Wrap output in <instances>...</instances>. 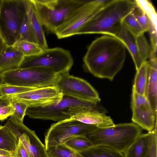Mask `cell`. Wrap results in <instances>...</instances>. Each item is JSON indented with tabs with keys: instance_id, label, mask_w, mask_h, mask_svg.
<instances>
[{
	"instance_id": "obj_1",
	"label": "cell",
	"mask_w": 157,
	"mask_h": 157,
	"mask_svg": "<svg viewBox=\"0 0 157 157\" xmlns=\"http://www.w3.org/2000/svg\"><path fill=\"white\" fill-rule=\"evenodd\" d=\"M126 48L117 37L104 35L89 46L83 58L84 65L95 77L112 81L123 66Z\"/></svg>"
},
{
	"instance_id": "obj_2",
	"label": "cell",
	"mask_w": 157,
	"mask_h": 157,
	"mask_svg": "<svg viewBox=\"0 0 157 157\" xmlns=\"http://www.w3.org/2000/svg\"><path fill=\"white\" fill-rule=\"evenodd\" d=\"M135 5L134 0H109L76 35L101 34L117 37L123 19L132 11Z\"/></svg>"
},
{
	"instance_id": "obj_3",
	"label": "cell",
	"mask_w": 157,
	"mask_h": 157,
	"mask_svg": "<svg viewBox=\"0 0 157 157\" xmlns=\"http://www.w3.org/2000/svg\"><path fill=\"white\" fill-rule=\"evenodd\" d=\"M91 111L105 113L99 102L79 100L63 95L59 101L43 106H28L26 115L30 118L59 121L79 113Z\"/></svg>"
},
{
	"instance_id": "obj_4",
	"label": "cell",
	"mask_w": 157,
	"mask_h": 157,
	"mask_svg": "<svg viewBox=\"0 0 157 157\" xmlns=\"http://www.w3.org/2000/svg\"><path fill=\"white\" fill-rule=\"evenodd\" d=\"M142 131L134 123H123L97 128L85 136L93 145L106 146L124 153Z\"/></svg>"
},
{
	"instance_id": "obj_5",
	"label": "cell",
	"mask_w": 157,
	"mask_h": 157,
	"mask_svg": "<svg viewBox=\"0 0 157 157\" xmlns=\"http://www.w3.org/2000/svg\"><path fill=\"white\" fill-rule=\"evenodd\" d=\"M43 25L55 33L84 0H30Z\"/></svg>"
},
{
	"instance_id": "obj_6",
	"label": "cell",
	"mask_w": 157,
	"mask_h": 157,
	"mask_svg": "<svg viewBox=\"0 0 157 157\" xmlns=\"http://www.w3.org/2000/svg\"><path fill=\"white\" fill-rule=\"evenodd\" d=\"M29 3V0L0 1V34L8 46L12 45L18 39Z\"/></svg>"
},
{
	"instance_id": "obj_7",
	"label": "cell",
	"mask_w": 157,
	"mask_h": 157,
	"mask_svg": "<svg viewBox=\"0 0 157 157\" xmlns=\"http://www.w3.org/2000/svg\"><path fill=\"white\" fill-rule=\"evenodd\" d=\"M58 74L43 67L18 68L0 73L2 83L37 88L54 86Z\"/></svg>"
},
{
	"instance_id": "obj_8",
	"label": "cell",
	"mask_w": 157,
	"mask_h": 157,
	"mask_svg": "<svg viewBox=\"0 0 157 157\" xmlns=\"http://www.w3.org/2000/svg\"><path fill=\"white\" fill-rule=\"evenodd\" d=\"M74 60L70 52L62 48L44 49L38 55L24 57L18 68L43 67L59 74L69 72Z\"/></svg>"
},
{
	"instance_id": "obj_9",
	"label": "cell",
	"mask_w": 157,
	"mask_h": 157,
	"mask_svg": "<svg viewBox=\"0 0 157 157\" xmlns=\"http://www.w3.org/2000/svg\"><path fill=\"white\" fill-rule=\"evenodd\" d=\"M109 0H86L56 30L59 39L76 35L78 31L102 9Z\"/></svg>"
},
{
	"instance_id": "obj_10",
	"label": "cell",
	"mask_w": 157,
	"mask_h": 157,
	"mask_svg": "<svg viewBox=\"0 0 157 157\" xmlns=\"http://www.w3.org/2000/svg\"><path fill=\"white\" fill-rule=\"evenodd\" d=\"M97 128L71 118L57 122L51 125L45 135L46 149L64 144L75 136H85Z\"/></svg>"
},
{
	"instance_id": "obj_11",
	"label": "cell",
	"mask_w": 157,
	"mask_h": 157,
	"mask_svg": "<svg viewBox=\"0 0 157 157\" xmlns=\"http://www.w3.org/2000/svg\"><path fill=\"white\" fill-rule=\"evenodd\" d=\"M54 86L63 95L96 102L101 101L98 92L88 82L69 72L58 74Z\"/></svg>"
},
{
	"instance_id": "obj_12",
	"label": "cell",
	"mask_w": 157,
	"mask_h": 157,
	"mask_svg": "<svg viewBox=\"0 0 157 157\" xmlns=\"http://www.w3.org/2000/svg\"><path fill=\"white\" fill-rule=\"evenodd\" d=\"M21 141L29 157H48L45 145L34 131L10 118L5 124Z\"/></svg>"
},
{
	"instance_id": "obj_13",
	"label": "cell",
	"mask_w": 157,
	"mask_h": 157,
	"mask_svg": "<svg viewBox=\"0 0 157 157\" xmlns=\"http://www.w3.org/2000/svg\"><path fill=\"white\" fill-rule=\"evenodd\" d=\"M131 108L132 120L142 129L151 131L157 123L155 115L145 95L137 94L132 89Z\"/></svg>"
},
{
	"instance_id": "obj_14",
	"label": "cell",
	"mask_w": 157,
	"mask_h": 157,
	"mask_svg": "<svg viewBox=\"0 0 157 157\" xmlns=\"http://www.w3.org/2000/svg\"><path fill=\"white\" fill-rule=\"evenodd\" d=\"M63 96L55 86H52L36 88L10 96L26 104L28 106H40L58 102Z\"/></svg>"
},
{
	"instance_id": "obj_15",
	"label": "cell",
	"mask_w": 157,
	"mask_h": 157,
	"mask_svg": "<svg viewBox=\"0 0 157 157\" xmlns=\"http://www.w3.org/2000/svg\"><path fill=\"white\" fill-rule=\"evenodd\" d=\"M136 4L144 12L146 15L150 25L149 32L151 49L157 51V15L155 8L148 0H135Z\"/></svg>"
},
{
	"instance_id": "obj_16",
	"label": "cell",
	"mask_w": 157,
	"mask_h": 157,
	"mask_svg": "<svg viewBox=\"0 0 157 157\" xmlns=\"http://www.w3.org/2000/svg\"><path fill=\"white\" fill-rule=\"evenodd\" d=\"M85 124L94 125L98 128H104L115 124L113 120L105 113L88 111L77 114L71 118Z\"/></svg>"
},
{
	"instance_id": "obj_17",
	"label": "cell",
	"mask_w": 157,
	"mask_h": 157,
	"mask_svg": "<svg viewBox=\"0 0 157 157\" xmlns=\"http://www.w3.org/2000/svg\"><path fill=\"white\" fill-rule=\"evenodd\" d=\"M24 57L12 45H7L0 58V73L18 69Z\"/></svg>"
},
{
	"instance_id": "obj_18",
	"label": "cell",
	"mask_w": 157,
	"mask_h": 157,
	"mask_svg": "<svg viewBox=\"0 0 157 157\" xmlns=\"http://www.w3.org/2000/svg\"><path fill=\"white\" fill-rule=\"evenodd\" d=\"M152 134V130L141 134L124 154L125 157H146Z\"/></svg>"
},
{
	"instance_id": "obj_19",
	"label": "cell",
	"mask_w": 157,
	"mask_h": 157,
	"mask_svg": "<svg viewBox=\"0 0 157 157\" xmlns=\"http://www.w3.org/2000/svg\"><path fill=\"white\" fill-rule=\"evenodd\" d=\"M117 37L123 42L128 50L137 70L144 62L139 52L136 38L122 25Z\"/></svg>"
},
{
	"instance_id": "obj_20",
	"label": "cell",
	"mask_w": 157,
	"mask_h": 157,
	"mask_svg": "<svg viewBox=\"0 0 157 157\" xmlns=\"http://www.w3.org/2000/svg\"><path fill=\"white\" fill-rule=\"evenodd\" d=\"M145 95L155 114L157 116V67L149 65Z\"/></svg>"
},
{
	"instance_id": "obj_21",
	"label": "cell",
	"mask_w": 157,
	"mask_h": 157,
	"mask_svg": "<svg viewBox=\"0 0 157 157\" xmlns=\"http://www.w3.org/2000/svg\"><path fill=\"white\" fill-rule=\"evenodd\" d=\"M28 14L37 43L43 49L48 48V44L43 30V25L30 0H29Z\"/></svg>"
},
{
	"instance_id": "obj_22",
	"label": "cell",
	"mask_w": 157,
	"mask_h": 157,
	"mask_svg": "<svg viewBox=\"0 0 157 157\" xmlns=\"http://www.w3.org/2000/svg\"><path fill=\"white\" fill-rule=\"evenodd\" d=\"M19 142L18 139L6 125L0 128V149L13 154Z\"/></svg>"
},
{
	"instance_id": "obj_23",
	"label": "cell",
	"mask_w": 157,
	"mask_h": 157,
	"mask_svg": "<svg viewBox=\"0 0 157 157\" xmlns=\"http://www.w3.org/2000/svg\"><path fill=\"white\" fill-rule=\"evenodd\" d=\"M149 67L148 62L146 61L136 70L132 89L139 94L145 95Z\"/></svg>"
},
{
	"instance_id": "obj_24",
	"label": "cell",
	"mask_w": 157,
	"mask_h": 157,
	"mask_svg": "<svg viewBox=\"0 0 157 157\" xmlns=\"http://www.w3.org/2000/svg\"><path fill=\"white\" fill-rule=\"evenodd\" d=\"M80 153L84 157H125L123 153L100 145H93Z\"/></svg>"
},
{
	"instance_id": "obj_25",
	"label": "cell",
	"mask_w": 157,
	"mask_h": 157,
	"mask_svg": "<svg viewBox=\"0 0 157 157\" xmlns=\"http://www.w3.org/2000/svg\"><path fill=\"white\" fill-rule=\"evenodd\" d=\"M12 46L24 57L38 55L44 50L37 43L24 40H17Z\"/></svg>"
},
{
	"instance_id": "obj_26",
	"label": "cell",
	"mask_w": 157,
	"mask_h": 157,
	"mask_svg": "<svg viewBox=\"0 0 157 157\" xmlns=\"http://www.w3.org/2000/svg\"><path fill=\"white\" fill-rule=\"evenodd\" d=\"M46 150L48 157H84L65 144L49 147Z\"/></svg>"
},
{
	"instance_id": "obj_27",
	"label": "cell",
	"mask_w": 157,
	"mask_h": 157,
	"mask_svg": "<svg viewBox=\"0 0 157 157\" xmlns=\"http://www.w3.org/2000/svg\"><path fill=\"white\" fill-rule=\"evenodd\" d=\"M64 144L79 152L93 146L91 141L84 135L74 136L67 140Z\"/></svg>"
},
{
	"instance_id": "obj_28",
	"label": "cell",
	"mask_w": 157,
	"mask_h": 157,
	"mask_svg": "<svg viewBox=\"0 0 157 157\" xmlns=\"http://www.w3.org/2000/svg\"><path fill=\"white\" fill-rule=\"evenodd\" d=\"M21 40L37 43L28 12L21 26L17 41Z\"/></svg>"
},
{
	"instance_id": "obj_29",
	"label": "cell",
	"mask_w": 157,
	"mask_h": 157,
	"mask_svg": "<svg viewBox=\"0 0 157 157\" xmlns=\"http://www.w3.org/2000/svg\"><path fill=\"white\" fill-rule=\"evenodd\" d=\"M131 12L123 19L122 25L136 38L144 32Z\"/></svg>"
},
{
	"instance_id": "obj_30",
	"label": "cell",
	"mask_w": 157,
	"mask_h": 157,
	"mask_svg": "<svg viewBox=\"0 0 157 157\" xmlns=\"http://www.w3.org/2000/svg\"><path fill=\"white\" fill-rule=\"evenodd\" d=\"M10 97V104L13 107V113L10 117L18 122L22 123L24 117L26 115L28 105L23 102Z\"/></svg>"
},
{
	"instance_id": "obj_31",
	"label": "cell",
	"mask_w": 157,
	"mask_h": 157,
	"mask_svg": "<svg viewBox=\"0 0 157 157\" xmlns=\"http://www.w3.org/2000/svg\"><path fill=\"white\" fill-rule=\"evenodd\" d=\"M136 41L140 56L144 62L149 58L151 48L145 37L144 33L136 37Z\"/></svg>"
},
{
	"instance_id": "obj_32",
	"label": "cell",
	"mask_w": 157,
	"mask_h": 157,
	"mask_svg": "<svg viewBox=\"0 0 157 157\" xmlns=\"http://www.w3.org/2000/svg\"><path fill=\"white\" fill-rule=\"evenodd\" d=\"M36 88L2 84L0 86L1 95L10 96L22 93Z\"/></svg>"
},
{
	"instance_id": "obj_33",
	"label": "cell",
	"mask_w": 157,
	"mask_h": 157,
	"mask_svg": "<svg viewBox=\"0 0 157 157\" xmlns=\"http://www.w3.org/2000/svg\"><path fill=\"white\" fill-rule=\"evenodd\" d=\"M131 13L144 33L149 32L150 25L147 17L143 10L136 3Z\"/></svg>"
},
{
	"instance_id": "obj_34",
	"label": "cell",
	"mask_w": 157,
	"mask_h": 157,
	"mask_svg": "<svg viewBox=\"0 0 157 157\" xmlns=\"http://www.w3.org/2000/svg\"><path fill=\"white\" fill-rule=\"evenodd\" d=\"M157 123L152 130V134L146 157H157Z\"/></svg>"
},
{
	"instance_id": "obj_35",
	"label": "cell",
	"mask_w": 157,
	"mask_h": 157,
	"mask_svg": "<svg viewBox=\"0 0 157 157\" xmlns=\"http://www.w3.org/2000/svg\"><path fill=\"white\" fill-rule=\"evenodd\" d=\"M13 113V109L10 105L0 107V121L6 119Z\"/></svg>"
},
{
	"instance_id": "obj_36",
	"label": "cell",
	"mask_w": 157,
	"mask_h": 157,
	"mask_svg": "<svg viewBox=\"0 0 157 157\" xmlns=\"http://www.w3.org/2000/svg\"><path fill=\"white\" fill-rule=\"evenodd\" d=\"M13 154L14 157H29L26 150L19 140L18 144Z\"/></svg>"
},
{
	"instance_id": "obj_37",
	"label": "cell",
	"mask_w": 157,
	"mask_h": 157,
	"mask_svg": "<svg viewBox=\"0 0 157 157\" xmlns=\"http://www.w3.org/2000/svg\"><path fill=\"white\" fill-rule=\"evenodd\" d=\"M11 97L10 96H0V107L10 105Z\"/></svg>"
},
{
	"instance_id": "obj_38",
	"label": "cell",
	"mask_w": 157,
	"mask_h": 157,
	"mask_svg": "<svg viewBox=\"0 0 157 157\" xmlns=\"http://www.w3.org/2000/svg\"><path fill=\"white\" fill-rule=\"evenodd\" d=\"M7 45L0 34V58L4 52Z\"/></svg>"
},
{
	"instance_id": "obj_39",
	"label": "cell",
	"mask_w": 157,
	"mask_h": 157,
	"mask_svg": "<svg viewBox=\"0 0 157 157\" xmlns=\"http://www.w3.org/2000/svg\"><path fill=\"white\" fill-rule=\"evenodd\" d=\"M0 155H13L11 152L0 149Z\"/></svg>"
},
{
	"instance_id": "obj_40",
	"label": "cell",
	"mask_w": 157,
	"mask_h": 157,
	"mask_svg": "<svg viewBox=\"0 0 157 157\" xmlns=\"http://www.w3.org/2000/svg\"><path fill=\"white\" fill-rule=\"evenodd\" d=\"M0 157H14L13 155H0Z\"/></svg>"
},
{
	"instance_id": "obj_41",
	"label": "cell",
	"mask_w": 157,
	"mask_h": 157,
	"mask_svg": "<svg viewBox=\"0 0 157 157\" xmlns=\"http://www.w3.org/2000/svg\"><path fill=\"white\" fill-rule=\"evenodd\" d=\"M2 82L0 80V85L2 84ZM1 95L0 94V96Z\"/></svg>"
},
{
	"instance_id": "obj_42",
	"label": "cell",
	"mask_w": 157,
	"mask_h": 157,
	"mask_svg": "<svg viewBox=\"0 0 157 157\" xmlns=\"http://www.w3.org/2000/svg\"><path fill=\"white\" fill-rule=\"evenodd\" d=\"M2 126L0 125V128Z\"/></svg>"
}]
</instances>
